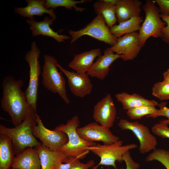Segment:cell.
I'll return each mask as SVG.
<instances>
[{
    "instance_id": "6da1fadb",
    "label": "cell",
    "mask_w": 169,
    "mask_h": 169,
    "mask_svg": "<svg viewBox=\"0 0 169 169\" xmlns=\"http://www.w3.org/2000/svg\"><path fill=\"white\" fill-rule=\"evenodd\" d=\"M23 85V79L16 80L11 75L5 77L2 83L1 107L10 116L15 126L29 115L37 113L27 102L25 92L21 89Z\"/></svg>"
},
{
    "instance_id": "7a4b0ae2",
    "label": "cell",
    "mask_w": 169,
    "mask_h": 169,
    "mask_svg": "<svg viewBox=\"0 0 169 169\" xmlns=\"http://www.w3.org/2000/svg\"><path fill=\"white\" fill-rule=\"evenodd\" d=\"M36 114L29 115L20 124L13 128L0 125V134L10 138L13 151L16 155L27 148L34 147L40 143L33 132V127L37 124Z\"/></svg>"
},
{
    "instance_id": "3957f363",
    "label": "cell",
    "mask_w": 169,
    "mask_h": 169,
    "mask_svg": "<svg viewBox=\"0 0 169 169\" xmlns=\"http://www.w3.org/2000/svg\"><path fill=\"white\" fill-rule=\"evenodd\" d=\"M79 125V117L75 115L68 120L65 124H61L56 126L55 129L65 132L68 138V142L60 151L68 157L80 160L85 158L89 152L86 150L87 148L96 143L85 141L79 136L77 132Z\"/></svg>"
},
{
    "instance_id": "277c9868",
    "label": "cell",
    "mask_w": 169,
    "mask_h": 169,
    "mask_svg": "<svg viewBox=\"0 0 169 169\" xmlns=\"http://www.w3.org/2000/svg\"><path fill=\"white\" fill-rule=\"evenodd\" d=\"M43 56L44 63L41 73L43 85L48 90L58 94L66 104H69L70 101L66 93V81L57 68V59L48 54Z\"/></svg>"
},
{
    "instance_id": "5b68a950",
    "label": "cell",
    "mask_w": 169,
    "mask_h": 169,
    "mask_svg": "<svg viewBox=\"0 0 169 169\" xmlns=\"http://www.w3.org/2000/svg\"><path fill=\"white\" fill-rule=\"evenodd\" d=\"M122 140L109 144L95 145L89 147L86 150L91 151L100 157V160L96 166H94L92 169H97L100 165L111 166L116 169L115 162L120 163L124 161V154L130 150L137 148V145L134 143L123 145Z\"/></svg>"
},
{
    "instance_id": "8992f818",
    "label": "cell",
    "mask_w": 169,
    "mask_h": 169,
    "mask_svg": "<svg viewBox=\"0 0 169 169\" xmlns=\"http://www.w3.org/2000/svg\"><path fill=\"white\" fill-rule=\"evenodd\" d=\"M142 8L145 13V18L138 33L140 43L143 47L150 37L161 38L162 30L166 23L161 18L159 8L154 1L146 0Z\"/></svg>"
},
{
    "instance_id": "52a82bcc",
    "label": "cell",
    "mask_w": 169,
    "mask_h": 169,
    "mask_svg": "<svg viewBox=\"0 0 169 169\" xmlns=\"http://www.w3.org/2000/svg\"><path fill=\"white\" fill-rule=\"evenodd\" d=\"M40 51L35 41L31 44V48L25 56V59L29 67V81L25 93L28 103L37 113V102L39 77L41 68L38 60Z\"/></svg>"
},
{
    "instance_id": "ba28073f",
    "label": "cell",
    "mask_w": 169,
    "mask_h": 169,
    "mask_svg": "<svg viewBox=\"0 0 169 169\" xmlns=\"http://www.w3.org/2000/svg\"><path fill=\"white\" fill-rule=\"evenodd\" d=\"M69 32L71 36V43L75 42L80 37L85 35L111 46L116 42V38L111 33L104 18L100 14H97L92 20L84 28L77 31L69 30Z\"/></svg>"
},
{
    "instance_id": "9c48e42d",
    "label": "cell",
    "mask_w": 169,
    "mask_h": 169,
    "mask_svg": "<svg viewBox=\"0 0 169 169\" xmlns=\"http://www.w3.org/2000/svg\"><path fill=\"white\" fill-rule=\"evenodd\" d=\"M118 125L121 130L131 131L136 136L139 141L140 153L145 154L156 149L158 144L156 139L147 126L137 121H130L123 119L119 120Z\"/></svg>"
},
{
    "instance_id": "30bf717a",
    "label": "cell",
    "mask_w": 169,
    "mask_h": 169,
    "mask_svg": "<svg viewBox=\"0 0 169 169\" xmlns=\"http://www.w3.org/2000/svg\"><path fill=\"white\" fill-rule=\"evenodd\" d=\"M36 116L37 124L33 130L34 136L39 139L43 144L50 150L60 151L68 141L67 135L62 131L48 129L44 126L40 116L37 113Z\"/></svg>"
},
{
    "instance_id": "8fae6325",
    "label": "cell",
    "mask_w": 169,
    "mask_h": 169,
    "mask_svg": "<svg viewBox=\"0 0 169 169\" xmlns=\"http://www.w3.org/2000/svg\"><path fill=\"white\" fill-rule=\"evenodd\" d=\"M110 129L94 122L78 127L77 132L85 141L93 142L101 141L103 144H109L120 140V137L114 134Z\"/></svg>"
},
{
    "instance_id": "7c38bea8",
    "label": "cell",
    "mask_w": 169,
    "mask_h": 169,
    "mask_svg": "<svg viewBox=\"0 0 169 169\" xmlns=\"http://www.w3.org/2000/svg\"><path fill=\"white\" fill-rule=\"evenodd\" d=\"M142 47L140 43L139 33L136 32L116 38L115 43L110 48L120 55L122 59L126 61L136 58Z\"/></svg>"
},
{
    "instance_id": "4fadbf2b",
    "label": "cell",
    "mask_w": 169,
    "mask_h": 169,
    "mask_svg": "<svg viewBox=\"0 0 169 169\" xmlns=\"http://www.w3.org/2000/svg\"><path fill=\"white\" fill-rule=\"evenodd\" d=\"M56 66L67 77L69 87L73 95L82 98L91 93L93 85L90 76L87 73L80 74L74 71H69L58 63H56Z\"/></svg>"
},
{
    "instance_id": "5bb4252c",
    "label": "cell",
    "mask_w": 169,
    "mask_h": 169,
    "mask_svg": "<svg viewBox=\"0 0 169 169\" xmlns=\"http://www.w3.org/2000/svg\"><path fill=\"white\" fill-rule=\"evenodd\" d=\"M116 114L111 96L108 94L95 105L92 117L96 122L110 129L113 125Z\"/></svg>"
},
{
    "instance_id": "9a60e30c",
    "label": "cell",
    "mask_w": 169,
    "mask_h": 169,
    "mask_svg": "<svg viewBox=\"0 0 169 169\" xmlns=\"http://www.w3.org/2000/svg\"><path fill=\"white\" fill-rule=\"evenodd\" d=\"M119 58L120 55L108 48L104 50L103 54L98 57L87 73L90 77L103 80L108 74L111 64Z\"/></svg>"
},
{
    "instance_id": "2e32d148",
    "label": "cell",
    "mask_w": 169,
    "mask_h": 169,
    "mask_svg": "<svg viewBox=\"0 0 169 169\" xmlns=\"http://www.w3.org/2000/svg\"><path fill=\"white\" fill-rule=\"evenodd\" d=\"M54 20L53 19L47 16L40 21H36L34 19H28L26 22L30 26L29 29L32 31L31 34L33 37L41 35L52 38L59 43H64L65 40L70 39V37L59 34L50 28V25L53 24Z\"/></svg>"
},
{
    "instance_id": "e0dca14e",
    "label": "cell",
    "mask_w": 169,
    "mask_h": 169,
    "mask_svg": "<svg viewBox=\"0 0 169 169\" xmlns=\"http://www.w3.org/2000/svg\"><path fill=\"white\" fill-rule=\"evenodd\" d=\"M11 167L16 169H41L40 160L37 150L34 147H29L17 154Z\"/></svg>"
},
{
    "instance_id": "ac0fdd59",
    "label": "cell",
    "mask_w": 169,
    "mask_h": 169,
    "mask_svg": "<svg viewBox=\"0 0 169 169\" xmlns=\"http://www.w3.org/2000/svg\"><path fill=\"white\" fill-rule=\"evenodd\" d=\"M27 5L23 7L14 8V13L28 19H34V15L42 16L45 13L50 15L52 18L55 20L57 16L53 9H47L44 6L45 0H26Z\"/></svg>"
},
{
    "instance_id": "d6986e66",
    "label": "cell",
    "mask_w": 169,
    "mask_h": 169,
    "mask_svg": "<svg viewBox=\"0 0 169 169\" xmlns=\"http://www.w3.org/2000/svg\"><path fill=\"white\" fill-rule=\"evenodd\" d=\"M34 148L39 155L41 169H54L58 162L66 163L70 159L60 151H52L42 143Z\"/></svg>"
},
{
    "instance_id": "ffe728a7",
    "label": "cell",
    "mask_w": 169,
    "mask_h": 169,
    "mask_svg": "<svg viewBox=\"0 0 169 169\" xmlns=\"http://www.w3.org/2000/svg\"><path fill=\"white\" fill-rule=\"evenodd\" d=\"M101 54L100 49L96 48L75 54L68 66L78 73H86L90 69L95 59Z\"/></svg>"
},
{
    "instance_id": "44dd1931",
    "label": "cell",
    "mask_w": 169,
    "mask_h": 169,
    "mask_svg": "<svg viewBox=\"0 0 169 169\" xmlns=\"http://www.w3.org/2000/svg\"><path fill=\"white\" fill-rule=\"evenodd\" d=\"M142 2L138 0H117L116 15L118 23L140 16Z\"/></svg>"
},
{
    "instance_id": "7402d4cb",
    "label": "cell",
    "mask_w": 169,
    "mask_h": 169,
    "mask_svg": "<svg viewBox=\"0 0 169 169\" xmlns=\"http://www.w3.org/2000/svg\"><path fill=\"white\" fill-rule=\"evenodd\" d=\"M117 100L120 102L124 110L129 109L143 106L158 105V103L154 100H150L136 94H130L123 92L115 95Z\"/></svg>"
},
{
    "instance_id": "603a6c76",
    "label": "cell",
    "mask_w": 169,
    "mask_h": 169,
    "mask_svg": "<svg viewBox=\"0 0 169 169\" xmlns=\"http://www.w3.org/2000/svg\"><path fill=\"white\" fill-rule=\"evenodd\" d=\"M94 11L102 15L107 26L110 28L116 24L117 19L115 5L106 0H99L93 4Z\"/></svg>"
},
{
    "instance_id": "cb8c5ba5",
    "label": "cell",
    "mask_w": 169,
    "mask_h": 169,
    "mask_svg": "<svg viewBox=\"0 0 169 169\" xmlns=\"http://www.w3.org/2000/svg\"><path fill=\"white\" fill-rule=\"evenodd\" d=\"M142 22V17H134L117 25L115 24L110 29L111 33L116 38L139 30Z\"/></svg>"
},
{
    "instance_id": "d4e9b609",
    "label": "cell",
    "mask_w": 169,
    "mask_h": 169,
    "mask_svg": "<svg viewBox=\"0 0 169 169\" xmlns=\"http://www.w3.org/2000/svg\"><path fill=\"white\" fill-rule=\"evenodd\" d=\"M12 142L8 136L0 135V169H9L14 159Z\"/></svg>"
},
{
    "instance_id": "484cf974",
    "label": "cell",
    "mask_w": 169,
    "mask_h": 169,
    "mask_svg": "<svg viewBox=\"0 0 169 169\" xmlns=\"http://www.w3.org/2000/svg\"><path fill=\"white\" fill-rule=\"evenodd\" d=\"M90 1H91V0H46L44 6L45 8L48 9L50 8L55 9L58 7H63L67 9H71L73 8H74L76 11L82 12L85 9V8L78 7L76 5Z\"/></svg>"
},
{
    "instance_id": "4316f807",
    "label": "cell",
    "mask_w": 169,
    "mask_h": 169,
    "mask_svg": "<svg viewBox=\"0 0 169 169\" xmlns=\"http://www.w3.org/2000/svg\"><path fill=\"white\" fill-rule=\"evenodd\" d=\"M159 161L166 169H169V150L159 148L153 151L146 156L145 161Z\"/></svg>"
},
{
    "instance_id": "83f0119b",
    "label": "cell",
    "mask_w": 169,
    "mask_h": 169,
    "mask_svg": "<svg viewBox=\"0 0 169 169\" xmlns=\"http://www.w3.org/2000/svg\"><path fill=\"white\" fill-rule=\"evenodd\" d=\"M158 110L154 106H143L127 110L126 114L131 119H139L142 117L156 113Z\"/></svg>"
},
{
    "instance_id": "f1b7e54d",
    "label": "cell",
    "mask_w": 169,
    "mask_h": 169,
    "mask_svg": "<svg viewBox=\"0 0 169 169\" xmlns=\"http://www.w3.org/2000/svg\"><path fill=\"white\" fill-rule=\"evenodd\" d=\"M153 95L160 100L169 99V83L163 80L155 83L152 88Z\"/></svg>"
},
{
    "instance_id": "f546056e",
    "label": "cell",
    "mask_w": 169,
    "mask_h": 169,
    "mask_svg": "<svg viewBox=\"0 0 169 169\" xmlns=\"http://www.w3.org/2000/svg\"><path fill=\"white\" fill-rule=\"evenodd\" d=\"M168 125L163 123L160 120L159 123L153 125L151 130L152 133L156 136L163 138L169 139V127Z\"/></svg>"
},
{
    "instance_id": "4dcf8cb0",
    "label": "cell",
    "mask_w": 169,
    "mask_h": 169,
    "mask_svg": "<svg viewBox=\"0 0 169 169\" xmlns=\"http://www.w3.org/2000/svg\"><path fill=\"white\" fill-rule=\"evenodd\" d=\"M167 103L165 101L158 104L159 109L155 113L146 116L148 117L156 118L160 116H164L167 118L166 120L163 119L160 121L164 123L169 124V108L166 106Z\"/></svg>"
},
{
    "instance_id": "1f68e13d",
    "label": "cell",
    "mask_w": 169,
    "mask_h": 169,
    "mask_svg": "<svg viewBox=\"0 0 169 169\" xmlns=\"http://www.w3.org/2000/svg\"><path fill=\"white\" fill-rule=\"evenodd\" d=\"M160 17L166 23L162 30L161 38L163 42L169 45V16L160 14Z\"/></svg>"
},
{
    "instance_id": "d6a6232c",
    "label": "cell",
    "mask_w": 169,
    "mask_h": 169,
    "mask_svg": "<svg viewBox=\"0 0 169 169\" xmlns=\"http://www.w3.org/2000/svg\"><path fill=\"white\" fill-rule=\"evenodd\" d=\"M123 158L126 164V169H138L140 168V164L134 161L129 151L124 154Z\"/></svg>"
},
{
    "instance_id": "836d02e7",
    "label": "cell",
    "mask_w": 169,
    "mask_h": 169,
    "mask_svg": "<svg viewBox=\"0 0 169 169\" xmlns=\"http://www.w3.org/2000/svg\"><path fill=\"white\" fill-rule=\"evenodd\" d=\"M158 6L160 14L169 16V0H155Z\"/></svg>"
},
{
    "instance_id": "e575fe53",
    "label": "cell",
    "mask_w": 169,
    "mask_h": 169,
    "mask_svg": "<svg viewBox=\"0 0 169 169\" xmlns=\"http://www.w3.org/2000/svg\"><path fill=\"white\" fill-rule=\"evenodd\" d=\"M80 160L77 159L70 169H89L92 168L95 165L94 161L92 160H89L87 163H81Z\"/></svg>"
},
{
    "instance_id": "d590c367",
    "label": "cell",
    "mask_w": 169,
    "mask_h": 169,
    "mask_svg": "<svg viewBox=\"0 0 169 169\" xmlns=\"http://www.w3.org/2000/svg\"><path fill=\"white\" fill-rule=\"evenodd\" d=\"M77 159L75 158L70 157L68 161L64 163L61 161H59L55 164L54 169H70L75 161Z\"/></svg>"
},
{
    "instance_id": "8d00e7d4",
    "label": "cell",
    "mask_w": 169,
    "mask_h": 169,
    "mask_svg": "<svg viewBox=\"0 0 169 169\" xmlns=\"http://www.w3.org/2000/svg\"><path fill=\"white\" fill-rule=\"evenodd\" d=\"M164 80L165 82L169 83V68L163 74Z\"/></svg>"
},
{
    "instance_id": "74e56055",
    "label": "cell",
    "mask_w": 169,
    "mask_h": 169,
    "mask_svg": "<svg viewBox=\"0 0 169 169\" xmlns=\"http://www.w3.org/2000/svg\"><path fill=\"white\" fill-rule=\"evenodd\" d=\"M120 169H126V168H121Z\"/></svg>"
},
{
    "instance_id": "f35d334b",
    "label": "cell",
    "mask_w": 169,
    "mask_h": 169,
    "mask_svg": "<svg viewBox=\"0 0 169 169\" xmlns=\"http://www.w3.org/2000/svg\"><path fill=\"white\" fill-rule=\"evenodd\" d=\"M9 169H14V168H12L11 169L10 168Z\"/></svg>"
}]
</instances>
